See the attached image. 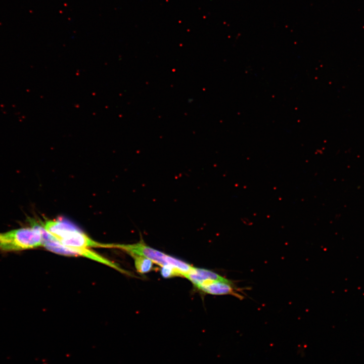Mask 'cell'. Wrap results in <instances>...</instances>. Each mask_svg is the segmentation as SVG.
Segmentation results:
<instances>
[{
  "mask_svg": "<svg viewBox=\"0 0 364 364\" xmlns=\"http://www.w3.org/2000/svg\"><path fill=\"white\" fill-rule=\"evenodd\" d=\"M57 241L66 247L73 248H107V244L93 240L80 229L67 233Z\"/></svg>",
  "mask_w": 364,
  "mask_h": 364,
  "instance_id": "cell-3",
  "label": "cell"
},
{
  "mask_svg": "<svg viewBox=\"0 0 364 364\" xmlns=\"http://www.w3.org/2000/svg\"><path fill=\"white\" fill-rule=\"evenodd\" d=\"M134 259L136 271L142 274L147 273L153 269V262L148 258L138 255H131Z\"/></svg>",
  "mask_w": 364,
  "mask_h": 364,
  "instance_id": "cell-7",
  "label": "cell"
},
{
  "mask_svg": "<svg viewBox=\"0 0 364 364\" xmlns=\"http://www.w3.org/2000/svg\"><path fill=\"white\" fill-rule=\"evenodd\" d=\"M203 292L215 295H232L240 299L244 298L239 293L241 292L239 289L235 287L230 282L215 281L196 287Z\"/></svg>",
  "mask_w": 364,
  "mask_h": 364,
  "instance_id": "cell-4",
  "label": "cell"
},
{
  "mask_svg": "<svg viewBox=\"0 0 364 364\" xmlns=\"http://www.w3.org/2000/svg\"><path fill=\"white\" fill-rule=\"evenodd\" d=\"M160 272L161 276L166 279L181 276L180 272L175 268L169 264L161 266Z\"/></svg>",
  "mask_w": 364,
  "mask_h": 364,
  "instance_id": "cell-8",
  "label": "cell"
},
{
  "mask_svg": "<svg viewBox=\"0 0 364 364\" xmlns=\"http://www.w3.org/2000/svg\"><path fill=\"white\" fill-rule=\"evenodd\" d=\"M184 277L189 280L195 287L215 281H231L212 271L194 267H193L192 269Z\"/></svg>",
  "mask_w": 364,
  "mask_h": 364,
  "instance_id": "cell-5",
  "label": "cell"
},
{
  "mask_svg": "<svg viewBox=\"0 0 364 364\" xmlns=\"http://www.w3.org/2000/svg\"><path fill=\"white\" fill-rule=\"evenodd\" d=\"M107 248L120 249L130 255L134 254L146 257L160 266L168 265V255L147 245L143 240L132 244H108Z\"/></svg>",
  "mask_w": 364,
  "mask_h": 364,
  "instance_id": "cell-2",
  "label": "cell"
},
{
  "mask_svg": "<svg viewBox=\"0 0 364 364\" xmlns=\"http://www.w3.org/2000/svg\"><path fill=\"white\" fill-rule=\"evenodd\" d=\"M42 225L56 240H58L70 231L79 229L72 222L65 219L47 220Z\"/></svg>",
  "mask_w": 364,
  "mask_h": 364,
  "instance_id": "cell-6",
  "label": "cell"
},
{
  "mask_svg": "<svg viewBox=\"0 0 364 364\" xmlns=\"http://www.w3.org/2000/svg\"><path fill=\"white\" fill-rule=\"evenodd\" d=\"M31 227L22 228L0 233V251H23L42 246L41 225L32 219Z\"/></svg>",
  "mask_w": 364,
  "mask_h": 364,
  "instance_id": "cell-1",
  "label": "cell"
}]
</instances>
